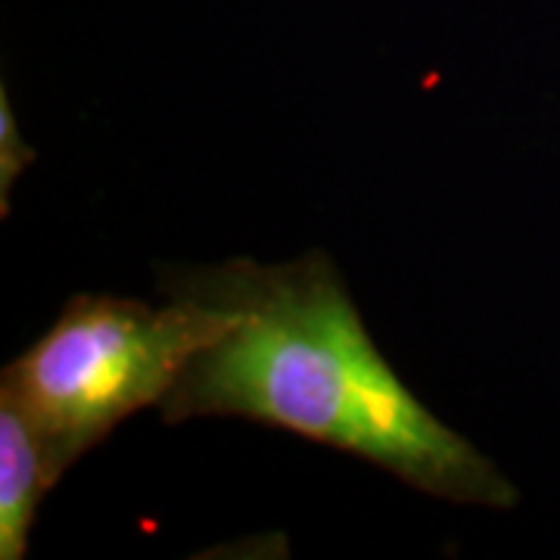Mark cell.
I'll return each instance as SVG.
<instances>
[{"label": "cell", "instance_id": "obj_4", "mask_svg": "<svg viewBox=\"0 0 560 560\" xmlns=\"http://www.w3.org/2000/svg\"><path fill=\"white\" fill-rule=\"evenodd\" d=\"M32 160H35V153L22 140L13 106H10L7 94H3L0 97V200H3V212H7V200H10V187L20 180L22 168Z\"/></svg>", "mask_w": 560, "mask_h": 560}, {"label": "cell", "instance_id": "obj_3", "mask_svg": "<svg viewBox=\"0 0 560 560\" xmlns=\"http://www.w3.org/2000/svg\"><path fill=\"white\" fill-rule=\"evenodd\" d=\"M66 464L7 399H0V558L28 551L40 501L62 480Z\"/></svg>", "mask_w": 560, "mask_h": 560}, {"label": "cell", "instance_id": "obj_1", "mask_svg": "<svg viewBox=\"0 0 560 560\" xmlns=\"http://www.w3.org/2000/svg\"><path fill=\"white\" fill-rule=\"evenodd\" d=\"M172 293L219 305L228 327L162 401L165 423L237 418L371 460L433 499L514 504V486L401 383L324 253L234 259L180 275Z\"/></svg>", "mask_w": 560, "mask_h": 560}, {"label": "cell", "instance_id": "obj_2", "mask_svg": "<svg viewBox=\"0 0 560 560\" xmlns=\"http://www.w3.org/2000/svg\"><path fill=\"white\" fill-rule=\"evenodd\" d=\"M224 327V308L180 293L165 305L81 293L3 368L0 399L69 470L131 415L160 408Z\"/></svg>", "mask_w": 560, "mask_h": 560}]
</instances>
